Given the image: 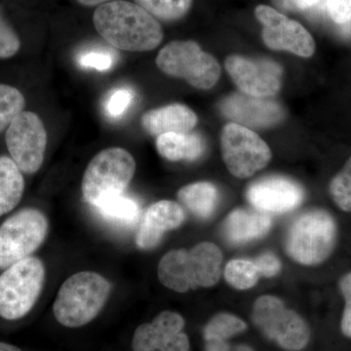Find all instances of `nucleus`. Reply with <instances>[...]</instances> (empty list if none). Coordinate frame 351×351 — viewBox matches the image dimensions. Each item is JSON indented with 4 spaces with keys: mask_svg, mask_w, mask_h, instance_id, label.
Instances as JSON below:
<instances>
[{
    "mask_svg": "<svg viewBox=\"0 0 351 351\" xmlns=\"http://www.w3.org/2000/svg\"><path fill=\"white\" fill-rule=\"evenodd\" d=\"M95 29L117 49L145 52L163 39L162 27L151 13L137 3L114 0L101 4L93 15Z\"/></svg>",
    "mask_w": 351,
    "mask_h": 351,
    "instance_id": "1",
    "label": "nucleus"
},
{
    "mask_svg": "<svg viewBox=\"0 0 351 351\" xmlns=\"http://www.w3.org/2000/svg\"><path fill=\"white\" fill-rule=\"evenodd\" d=\"M223 256L209 242L191 250H173L166 254L157 269L158 278L166 287L178 293L199 287H211L219 281Z\"/></svg>",
    "mask_w": 351,
    "mask_h": 351,
    "instance_id": "2",
    "label": "nucleus"
},
{
    "mask_svg": "<svg viewBox=\"0 0 351 351\" xmlns=\"http://www.w3.org/2000/svg\"><path fill=\"white\" fill-rule=\"evenodd\" d=\"M110 291V281L97 272L73 274L58 293L53 306L55 318L64 327L84 326L101 313Z\"/></svg>",
    "mask_w": 351,
    "mask_h": 351,
    "instance_id": "3",
    "label": "nucleus"
},
{
    "mask_svg": "<svg viewBox=\"0 0 351 351\" xmlns=\"http://www.w3.org/2000/svg\"><path fill=\"white\" fill-rule=\"evenodd\" d=\"M135 171V159L130 152L121 147L104 149L92 158L83 175V197L98 207L104 201L123 195Z\"/></svg>",
    "mask_w": 351,
    "mask_h": 351,
    "instance_id": "4",
    "label": "nucleus"
},
{
    "mask_svg": "<svg viewBox=\"0 0 351 351\" xmlns=\"http://www.w3.org/2000/svg\"><path fill=\"white\" fill-rule=\"evenodd\" d=\"M45 280V267L36 257L7 267L0 276V316L6 320L24 317L38 302Z\"/></svg>",
    "mask_w": 351,
    "mask_h": 351,
    "instance_id": "5",
    "label": "nucleus"
},
{
    "mask_svg": "<svg viewBox=\"0 0 351 351\" xmlns=\"http://www.w3.org/2000/svg\"><path fill=\"white\" fill-rule=\"evenodd\" d=\"M336 223L327 212L313 210L295 219L289 230L286 248L302 265H317L326 260L336 243Z\"/></svg>",
    "mask_w": 351,
    "mask_h": 351,
    "instance_id": "6",
    "label": "nucleus"
},
{
    "mask_svg": "<svg viewBox=\"0 0 351 351\" xmlns=\"http://www.w3.org/2000/svg\"><path fill=\"white\" fill-rule=\"evenodd\" d=\"M156 64L166 75L182 78L198 89L213 87L221 75L216 59L195 41L168 43L159 52Z\"/></svg>",
    "mask_w": 351,
    "mask_h": 351,
    "instance_id": "7",
    "label": "nucleus"
},
{
    "mask_svg": "<svg viewBox=\"0 0 351 351\" xmlns=\"http://www.w3.org/2000/svg\"><path fill=\"white\" fill-rule=\"evenodd\" d=\"M47 218L34 208H25L0 226V269L31 257L48 233Z\"/></svg>",
    "mask_w": 351,
    "mask_h": 351,
    "instance_id": "8",
    "label": "nucleus"
},
{
    "mask_svg": "<svg viewBox=\"0 0 351 351\" xmlns=\"http://www.w3.org/2000/svg\"><path fill=\"white\" fill-rule=\"evenodd\" d=\"M253 318L263 334L274 339L284 350H301L308 343L306 323L276 297H261L254 306Z\"/></svg>",
    "mask_w": 351,
    "mask_h": 351,
    "instance_id": "9",
    "label": "nucleus"
},
{
    "mask_svg": "<svg viewBox=\"0 0 351 351\" xmlns=\"http://www.w3.org/2000/svg\"><path fill=\"white\" fill-rule=\"evenodd\" d=\"M221 152L226 167L240 179L263 169L271 158L269 145L260 136L234 122L221 131Z\"/></svg>",
    "mask_w": 351,
    "mask_h": 351,
    "instance_id": "10",
    "label": "nucleus"
},
{
    "mask_svg": "<svg viewBox=\"0 0 351 351\" xmlns=\"http://www.w3.org/2000/svg\"><path fill=\"white\" fill-rule=\"evenodd\" d=\"M5 138L11 158L23 173L34 174L40 169L47 145V132L36 113L21 112L7 129Z\"/></svg>",
    "mask_w": 351,
    "mask_h": 351,
    "instance_id": "11",
    "label": "nucleus"
},
{
    "mask_svg": "<svg viewBox=\"0 0 351 351\" xmlns=\"http://www.w3.org/2000/svg\"><path fill=\"white\" fill-rule=\"evenodd\" d=\"M255 13L263 25V39L267 47L290 51L304 58L313 56L315 43L311 34L300 23L267 5L258 6Z\"/></svg>",
    "mask_w": 351,
    "mask_h": 351,
    "instance_id": "12",
    "label": "nucleus"
},
{
    "mask_svg": "<svg viewBox=\"0 0 351 351\" xmlns=\"http://www.w3.org/2000/svg\"><path fill=\"white\" fill-rule=\"evenodd\" d=\"M226 68L244 94L267 98L280 89L282 69L274 62L232 56L226 60Z\"/></svg>",
    "mask_w": 351,
    "mask_h": 351,
    "instance_id": "13",
    "label": "nucleus"
},
{
    "mask_svg": "<svg viewBox=\"0 0 351 351\" xmlns=\"http://www.w3.org/2000/svg\"><path fill=\"white\" fill-rule=\"evenodd\" d=\"M184 320L180 314L163 311L152 322L134 332L133 351H189L188 336L182 332Z\"/></svg>",
    "mask_w": 351,
    "mask_h": 351,
    "instance_id": "14",
    "label": "nucleus"
},
{
    "mask_svg": "<svg viewBox=\"0 0 351 351\" xmlns=\"http://www.w3.org/2000/svg\"><path fill=\"white\" fill-rule=\"evenodd\" d=\"M247 198L258 211L283 214L302 204L304 191L297 182L286 178L269 177L253 182L247 191Z\"/></svg>",
    "mask_w": 351,
    "mask_h": 351,
    "instance_id": "15",
    "label": "nucleus"
},
{
    "mask_svg": "<svg viewBox=\"0 0 351 351\" xmlns=\"http://www.w3.org/2000/svg\"><path fill=\"white\" fill-rule=\"evenodd\" d=\"M221 110L234 123L245 127H269L283 119V110L276 101L246 94H234L221 104Z\"/></svg>",
    "mask_w": 351,
    "mask_h": 351,
    "instance_id": "16",
    "label": "nucleus"
},
{
    "mask_svg": "<svg viewBox=\"0 0 351 351\" xmlns=\"http://www.w3.org/2000/svg\"><path fill=\"white\" fill-rule=\"evenodd\" d=\"M186 219L184 210L178 203L161 200L145 212L140 223L136 243L142 250H151L160 243L164 233L179 228Z\"/></svg>",
    "mask_w": 351,
    "mask_h": 351,
    "instance_id": "17",
    "label": "nucleus"
},
{
    "mask_svg": "<svg viewBox=\"0 0 351 351\" xmlns=\"http://www.w3.org/2000/svg\"><path fill=\"white\" fill-rule=\"evenodd\" d=\"M197 115L181 104L149 110L142 117V125L152 136L166 133H189L197 124Z\"/></svg>",
    "mask_w": 351,
    "mask_h": 351,
    "instance_id": "18",
    "label": "nucleus"
},
{
    "mask_svg": "<svg viewBox=\"0 0 351 351\" xmlns=\"http://www.w3.org/2000/svg\"><path fill=\"white\" fill-rule=\"evenodd\" d=\"M269 214L261 211L237 209L228 215L223 225V234L230 243L244 244L261 239L271 228Z\"/></svg>",
    "mask_w": 351,
    "mask_h": 351,
    "instance_id": "19",
    "label": "nucleus"
},
{
    "mask_svg": "<svg viewBox=\"0 0 351 351\" xmlns=\"http://www.w3.org/2000/svg\"><path fill=\"white\" fill-rule=\"evenodd\" d=\"M156 149L168 160L193 161L202 156L205 145L197 134L166 133L157 137Z\"/></svg>",
    "mask_w": 351,
    "mask_h": 351,
    "instance_id": "20",
    "label": "nucleus"
},
{
    "mask_svg": "<svg viewBox=\"0 0 351 351\" xmlns=\"http://www.w3.org/2000/svg\"><path fill=\"white\" fill-rule=\"evenodd\" d=\"M24 191L22 171L11 157L0 156V217L19 204Z\"/></svg>",
    "mask_w": 351,
    "mask_h": 351,
    "instance_id": "21",
    "label": "nucleus"
},
{
    "mask_svg": "<svg viewBox=\"0 0 351 351\" xmlns=\"http://www.w3.org/2000/svg\"><path fill=\"white\" fill-rule=\"evenodd\" d=\"M178 198L196 217L208 219L216 208L219 193L214 184L200 182L180 189Z\"/></svg>",
    "mask_w": 351,
    "mask_h": 351,
    "instance_id": "22",
    "label": "nucleus"
},
{
    "mask_svg": "<svg viewBox=\"0 0 351 351\" xmlns=\"http://www.w3.org/2000/svg\"><path fill=\"white\" fill-rule=\"evenodd\" d=\"M96 208L104 219L119 225H133L141 214V207L137 201L124 195L104 201Z\"/></svg>",
    "mask_w": 351,
    "mask_h": 351,
    "instance_id": "23",
    "label": "nucleus"
},
{
    "mask_svg": "<svg viewBox=\"0 0 351 351\" xmlns=\"http://www.w3.org/2000/svg\"><path fill=\"white\" fill-rule=\"evenodd\" d=\"M154 18L164 21L181 19L189 12L193 0H135Z\"/></svg>",
    "mask_w": 351,
    "mask_h": 351,
    "instance_id": "24",
    "label": "nucleus"
},
{
    "mask_svg": "<svg viewBox=\"0 0 351 351\" xmlns=\"http://www.w3.org/2000/svg\"><path fill=\"white\" fill-rule=\"evenodd\" d=\"M246 330L244 321L228 313L218 314L208 323L204 338L208 341H226Z\"/></svg>",
    "mask_w": 351,
    "mask_h": 351,
    "instance_id": "25",
    "label": "nucleus"
},
{
    "mask_svg": "<svg viewBox=\"0 0 351 351\" xmlns=\"http://www.w3.org/2000/svg\"><path fill=\"white\" fill-rule=\"evenodd\" d=\"M25 105L24 95L17 88L0 84V132L10 125Z\"/></svg>",
    "mask_w": 351,
    "mask_h": 351,
    "instance_id": "26",
    "label": "nucleus"
},
{
    "mask_svg": "<svg viewBox=\"0 0 351 351\" xmlns=\"http://www.w3.org/2000/svg\"><path fill=\"white\" fill-rule=\"evenodd\" d=\"M225 276L232 287L246 290L256 285L260 274L255 263L248 260H233L226 265Z\"/></svg>",
    "mask_w": 351,
    "mask_h": 351,
    "instance_id": "27",
    "label": "nucleus"
},
{
    "mask_svg": "<svg viewBox=\"0 0 351 351\" xmlns=\"http://www.w3.org/2000/svg\"><path fill=\"white\" fill-rule=\"evenodd\" d=\"M330 193L339 208L351 211V157L343 170L332 179Z\"/></svg>",
    "mask_w": 351,
    "mask_h": 351,
    "instance_id": "28",
    "label": "nucleus"
},
{
    "mask_svg": "<svg viewBox=\"0 0 351 351\" xmlns=\"http://www.w3.org/2000/svg\"><path fill=\"white\" fill-rule=\"evenodd\" d=\"M114 53L107 49H91L84 51L77 58V63L83 69L106 71L114 64Z\"/></svg>",
    "mask_w": 351,
    "mask_h": 351,
    "instance_id": "29",
    "label": "nucleus"
},
{
    "mask_svg": "<svg viewBox=\"0 0 351 351\" xmlns=\"http://www.w3.org/2000/svg\"><path fill=\"white\" fill-rule=\"evenodd\" d=\"M134 93L128 88H117L108 95L105 108L108 117L119 119L131 107Z\"/></svg>",
    "mask_w": 351,
    "mask_h": 351,
    "instance_id": "30",
    "label": "nucleus"
},
{
    "mask_svg": "<svg viewBox=\"0 0 351 351\" xmlns=\"http://www.w3.org/2000/svg\"><path fill=\"white\" fill-rule=\"evenodd\" d=\"M20 47L19 38L0 14V59L13 57L17 54Z\"/></svg>",
    "mask_w": 351,
    "mask_h": 351,
    "instance_id": "31",
    "label": "nucleus"
},
{
    "mask_svg": "<svg viewBox=\"0 0 351 351\" xmlns=\"http://www.w3.org/2000/svg\"><path fill=\"white\" fill-rule=\"evenodd\" d=\"M325 7L336 24L345 25L351 20V0H325Z\"/></svg>",
    "mask_w": 351,
    "mask_h": 351,
    "instance_id": "32",
    "label": "nucleus"
},
{
    "mask_svg": "<svg viewBox=\"0 0 351 351\" xmlns=\"http://www.w3.org/2000/svg\"><path fill=\"white\" fill-rule=\"evenodd\" d=\"M341 290L346 300V308L343 311L341 330L348 338H351V272L341 281Z\"/></svg>",
    "mask_w": 351,
    "mask_h": 351,
    "instance_id": "33",
    "label": "nucleus"
},
{
    "mask_svg": "<svg viewBox=\"0 0 351 351\" xmlns=\"http://www.w3.org/2000/svg\"><path fill=\"white\" fill-rule=\"evenodd\" d=\"M254 263L257 267L260 276L272 277L276 276L280 271V262H279L276 255L269 253V252L258 256Z\"/></svg>",
    "mask_w": 351,
    "mask_h": 351,
    "instance_id": "34",
    "label": "nucleus"
},
{
    "mask_svg": "<svg viewBox=\"0 0 351 351\" xmlns=\"http://www.w3.org/2000/svg\"><path fill=\"white\" fill-rule=\"evenodd\" d=\"M323 0H274L277 6L290 11H307L316 8Z\"/></svg>",
    "mask_w": 351,
    "mask_h": 351,
    "instance_id": "35",
    "label": "nucleus"
},
{
    "mask_svg": "<svg viewBox=\"0 0 351 351\" xmlns=\"http://www.w3.org/2000/svg\"><path fill=\"white\" fill-rule=\"evenodd\" d=\"M206 351H253L247 346H232L226 341H206Z\"/></svg>",
    "mask_w": 351,
    "mask_h": 351,
    "instance_id": "36",
    "label": "nucleus"
},
{
    "mask_svg": "<svg viewBox=\"0 0 351 351\" xmlns=\"http://www.w3.org/2000/svg\"><path fill=\"white\" fill-rule=\"evenodd\" d=\"M82 5L84 6H96L101 5V4L108 3L112 0H77Z\"/></svg>",
    "mask_w": 351,
    "mask_h": 351,
    "instance_id": "37",
    "label": "nucleus"
},
{
    "mask_svg": "<svg viewBox=\"0 0 351 351\" xmlns=\"http://www.w3.org/2000/svg\"><path fill=\"white\" fill-rule=\"evenodd\" d=\"M0 351H22L17 346L9 345L6 343H0Z\"/></svg>",
    "mask_w": 351,
    "mask_h": 351,
    "instance_id": "38",
    "label": "nucleus"
},
{
    "mask_svg": "<svg viewBox=\"0 0 351 351\" xmlns=\"http://www.w3.org/2000/svg\"><path fill=\"white\" fill-rule=\"evenodd\" d=\"M341 32L345 36H351V20L350 22L346 23L345 25H341Z\"/></svg>",
    "mask_w": 351,
    "mask_h": 351,
    "instance_id": "39",
    "label": "nucleus"
}]
</instances>
